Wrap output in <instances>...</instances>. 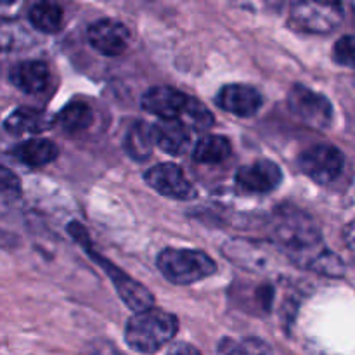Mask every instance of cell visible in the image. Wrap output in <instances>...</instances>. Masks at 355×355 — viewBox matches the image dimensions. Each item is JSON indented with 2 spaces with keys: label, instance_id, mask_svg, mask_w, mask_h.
Listing matches in <instances>:
<instances>
[{
  "label": "cell",
  "instance_id": "6da1fadb",
  "mask_svg": "<svg viewBox=\"0 0 355 355\" xmlns=\"http://www.w3.org/2000/svg\"><path fill=\"white\" fill-rule=\"evenodd\" d=\"M272 239L277 248L297 266L322 276H343V263L322 241L321 229L314 218L284 205L272 218Z\"/></svg>",
  "mask_w": 355,
  "mask_h": 355
},
{
  "label": "cell",
  "instance_id": "7a4b0ae2",
  "mask_svg": "<svg viewBox=\"0 0 355 355\" xmlns=\"http://www.w3.org/2000/svg\"><path fill=\"white\" fill-rule=\"evenodd\" d=\"M179 331V321L170 312L149 307L134 312L125 328V342L139 354H156L168 345Z\"/></svg>",
  "mask_w": 355,
  "mask_h": 355
},
{
  "label": "cell",
  "instance_id": "3957f363",
  "mask_svg": "<svg viewBox=\"0 0 355 355\" xmlns=\"http://www.w3.org/2000/svg\"><path fill=\"white\" fill-rule=\"evenodd\" d=\"M156 267L166 281L179 286L194 284L217 272V263L210 255L186 248H165L158 255Z\"/></svg>",
  "mask_w": 355,
  "mask_h": 355
},
{
  "label": "cell",
  "instance_id": "277c9868",
  "mask_svg": "<svg viewBox=\"0 0 355 355\" xmlns=\"http://www.w3.org/2000/svg\"><path fill=\"white\" fill-rule=\"evenodd\" d=\"M69 234H71L73 238L83 246V250L89 253L90 259H94V262H96L97 266L103 267V270L110 276L111 283H113L114 288H116L118 297L121 298V302H123L132 312H141L149 307H155V297H153L151 291H149L144 284L135 281L134 277L125 274L121 269H118V267L114 266V263H111L110 260L101 257L89 243V238H87L85 234V229H83L82 225L80 224L69 225Z\"/></svg>",
  "mask_w": 355,
  "mask_h": 355
},
{
  "label": "cell",
  "instance_id": "5b68a950",
  "mask_svg": "<svg viewBox=\"0 0 355 355\" xmlns=\"http://www.w3.org/2000/svg\"><path fill=\"white\" fill-rule=\"evenodd\" d=\"M343 19L342 6L312 2V0H295L290 10V24L304 33L326 35L335 31Z\"/></svg>",
  "mask_w": 355,
  "mask_h": 355
},
{
  "label": "cell",
  "instance_id": "8992f818",
  "mask_svg": "<svg viewBox=\"0 0 355 355\" xmlns=\"http://www.w3.org/2000/svg\"><path fill=\"white\" fill-rule=\"evenodd\" d=\"M298 166L314 182L329 184L342 175L345 156L333 144H315L298 156Z\"/></svg>",
  "mask_w": 355,
  "mask_h": 355
},
{
  "label": "cell",
  "instance_id": "52a82bcc",
  "mask_svg": "<svg viewBox=\"0 0 355 355\" xmlns=\"http://www.w3.org/2000/svg\"><path fill=\"white\" fill-rule=\"evenodd\" d=\"M288 107L291 113L312 128H328L333 120V106L322 94L305 85H295L288 94Z\"/></svg>",
  "mask_w": 355,
  "mask_h": 355
},
{
  "label": "cell",
  "instance_id": "ba28073f",
  "mask_svg": "<svg viewBox=\"0 0 355 355\" xmlns=\"http://www.w3.org/2000/svg\"><path fill=\"white\" fill-rule=\"evenodd\" d=\"M144 179L148 186L162 196L179 201H189L196 198V189L187 180L182 168L175 163H159V165L151 166L146 172Z\"/></svg>",
  "mask_w": 355,
  "mask_h": 355
},
{
  "label": "cell",
  "instance_id": "9c48e42d",
  "mask_svg": "<svg viewBox=\"0 0 355 355\" xmlns=\"http://www.w3.org/2000/svg\"><path fill=\"white\" fill-rule=\"evenodd\" d=\"M283 182V172L277 163L259 159L241 166L236 173V186L245 194H269Z\"/></svg>",
  "mask_w": 355,
  "mask_h": 355
},
{
  "label": "cell",
  "instance_id": "30bf717a",
  "mask_svg": "<svg viewBox=\"0 0 355 355\" xmlns=\"http://www.w3.org/2000/svg\"><path fill=\"white\" fill-rule=\"evenodd\" d=\"M87 38L94 51L107 58H114L123 54L130 45V30L121 21L104 17L90 24Z\"/></svg>",
  "mask_w": 355,
  "mask_h": 355
},
{
  "label": "cell",
  "instance_id": "8fae6325",
  "mask_svg": "<svg viewBox=\"0 0 355 355\" xmlns=\"http://www.w3.org/2000/svg\"><path fill=\"white\" fill-rule=\"evenodd\" d=\"M215 103L225 113L250 118L259 113L263 99L262 94L255 87L245 85V83H231L218 90Z\"/></svg>",
  "mask_w": 355,
  "mask_h": 355
},
{
  "label": "cell",
  "instance_id": "7c38bea8",
  "mask_svg": "<svg viewBox=\"0 0 355 355\" xmlns=\"http://www.w3.org/2000/svg\"><path fill=\"white\" fill-rule=\"evenodd\" d=\"M187 99L189 96L175 87L156 85L142 96V107L149 114L158 116L159 120H172L180 116Z\"/></svg>",
  "mask_w": 355,
  "mask_h": 355
},
{
  "label": "cell",
  "instance_id": "4fadbf2b",
  "mask_svg": "<svg viewBox=\"0 0 355 355\" xmlns=\"http://www.w3.org/2000/svg\"><path fill=\"white\" fill-rule=\"evenodd\" d=\"M151 134L155 146L162 148L166 155H184L191 144L189 128L177 118L159 120L158 123L151 125Z\"/></svg>",
  "mask_w": 355,
  "mask_h": 355
},
{
  "label": "cell",
  "instance_id": "5bb4252c",
  "mask_svg": "<svg viewBox=\"0 0 355 355\" xmlns=\"http://www.w3.org/2000/svg\"><path fill=\"white\" fill-rule=\"evenodd\" d=\"M9 80L16 89L26 94L44 92L51 82V73L45 62L42 61H23L17 62L9 73Z\"/></svg>",
  "mask_w": 355,
  "mask_h": 355
},
{
  "label": "cell",
  "instance_id": "9a60e30c",
  "mask_svg": "<svg viewBox=\"0 0 355 355\" xmlns=\"http://www.w3.org/2000/svg\"><path fill=\"white\" fill-rule=\"evenodd\" d=\"M52 125V118L45 111L35 107H17L3 121V128L9 134H42Z\"/></svg>",
  "mask_w": 355,
  "mask_h": 355
},
{
  "label": "cell",
  "instance_id": "2e32d148",
  "mask_svg": "<svg viewBox=\"0 0 355 355\" xmlns=\"http://www.w3.org/2000/svg\"><path fill=\"white\" fill-rule=\"evenodd\" d=\"M12 156L23 165L40 168L49 165L59 156L58 146L49 139H30L12 148Z\"/></svg>",
  "mask_w": 355,
  "mask_h": 355
},
{
  "label": "cell",
  "instance_id": "e0dca14e",
  "mask_svg": "<svg viewBox=\"0 0 355 355\" xmlns=\"http://www.w3.org/2000/svg\"><path fill=\"white\" fill-rule=\"evenodd\" d=\"M92 121L94 111L90 104L85 101H71L59 111L52 123L66 134H80V132L87 130Z\"/></svg>",
  "mask_w": 355,
  "mask_h": 355
},
{
  "label": "cell",
  "instance_id": "ac0fdd59",
  "mask_svg": "<svg viewBox=\"0 0 355 355\" xmlns=\"http://www.w3.org/2000/svg\"><path fill=\"white\" fill-rule=\"evenodd\" d=\"M125 151L135 162H146L153 155L155 141H153L151 125L144 121H135L130 125L127 135H125Z\"/></svg>",
  "mask_w": 355,
  "mask_h": 355
},
{
  "label": "cell",
  "instance_id": "d6986e66",
  "mask_svg": "<svg viewBox=\"0 0 355 355\" xmlns=\"http://www.w3.org/2000/svg\"><path fill=\"white\" fill-rule=\"evenodd\" d=\"M231 141L224 135H207L200 139L193 151L194 162L200 165H218L231 156Z\"/></svg>",
  "mask_w": 355,
  "mask_h": 355
},
{
  "label": "cell",
  "instance_id": "ffe728a7",
  "mask_svg": "<svg viewBox=\"0 0 355 355\" xmlns=\"http://www.w3.org/2000/svg\"><path fill=\"white\" fill-rule=\"evenodd\" d=\"M30 23L42 33H58L62 28V9L52 0H40L30 9Z\"/></svg>",
  "mask_w": 355,
  "mask_h": 355
},
{
  "label": "cell",
  "instance_id": "44dd1931",
  "mask_svg": "<svg viewBox=\"0 0 355 355\" xmlns=\"http://www.w3.org/2000/svg\"><path fill=\"white\" fill-rule=\"evenodd\" d=\"M217 355H276L260 338H222L217 345Z\"/></svg>",
  "mask_w": 355,
  "mask_h": 355
},
{
  "label": "cell",
  "instance_id": "7402d4cb",
  "mask_svg": "<svg viewBox=\"0 0 355 355\" xmlns=\"http://www.w3.org/2000/svg\"><path fill=\"white\" fill-rule=\"evenodd\" d=\"M177 120L182 121L187 128H193V130L203 132L208 130V128L214 127V114L210 113L207 106L203 103H200L194 97H189L184 106L182 113Z\"/></svg>",
  "mask_w": 355,
  "mask_h": 355
},
{
  "label": "cell",
  "instance_id": "603a6c76",
  "mask_svg": "<svg viewBox=\"0 0 355 355\" xmlns=\"http://www.w3.org/2000/svg\"><path fill=\"white\" fill-rule=\"evenodd\" d=\"M333 59L336 64L347 66L352 68L354 66V38L352 35H345L336 42L335 49H333Z\"/></svg>",
  "mask_w": 355,
  "mask_h": 355
},
{
  "label": "cell",
  "instance_id": "cb8c5ba5",
  "mask_svg": "<svg viewBox=\"0 0 355 355\" xmlns=\"http://www.w3.org/2000/svg\"><path fill=\"white\" fill-rule=\"evenodd\" d=\"M21 184L19 179L16 177V173L10 172L9 168L0 165V194H19Z\"/></svg>",
  "mask_w": 355,
  "mask_h": 355
},
{
  "label": "cell",
  "instance_id": "d4e9b609",
  "mask_svg": "<svg viewBox=\"0 0 355 355\" xmlns=\"http://www.w3.org/2000/svg\"><path fill=\"white\" fill-rule=\"evenodd\" d=\"M239 6L253 10H274L283 6L284 0H236Z\"/></svg>",
  "mask_w": 355,
  "mask_h": 355
},
{
  "label": "cell",
  "instance_id": "484cf974",
  "mask_svg": "<svg viewBox=\"0 0 355 355\" xmlns=\"http://www.w3.org/2000/svg\"><path fill=\"white\" fill-rule=\"evenodd\" d=\"M166 355H201V354L196 347L182 342V343H175V345H172V349L168 350V354Z\"/></svg>",
  "mask_w": 355,
  "mask_h": 355
},
{
  "label": "cell",
  "instance_id": "4316f807",
  "mask_svg": "<svg viewBox=\"0 0 355 355\" xmlns=\"http://www.w3.org/2000/svg\"><path fill=\"white\" fill-rule=\"evenodd\" d=\"M312 2H319V3H329V6H342V0H312Z\"/></svg>",
  "mask_w": 355,
  "mask_h": 355
},
{
  "label": "cell",
  "instance_id": "83f0119b",
  "mask_svg": "<svg viewBox=\"0 0 355 355\" xmlns=\"http://www.w3.org/2000/svg\"><path fill=\"white\" fill-rule=\"evenodd\" d=\"M2 2H6V3H14V2H17V0H2Z\"/></svg>",
  "mask_w": 355,
  "mask_h": 355
}]
</instances>
